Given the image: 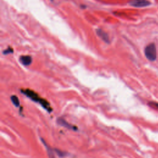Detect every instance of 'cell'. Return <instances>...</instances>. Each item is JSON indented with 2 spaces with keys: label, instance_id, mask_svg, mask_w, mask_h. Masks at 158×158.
Returning <instances> with one entry per match:
<instances>
[{
  "label": "cell",
  "instance_id": "obj_9",
  "mask_svg": "<svg viewBox=\"0 0 158 158\" xmlns=\"http://www.w3.org/2000/svg\"><path fill=\"white\" fill-rule=\"evenodd\" d=\"M150 104H151L152 105H154L155 107H157L158 108V103H156V102H151L150 103Z\"/></svg>",
  "mask_w": 158,
  "mask_h": 158
},
{
  "label": "cell",
  "instance_id": "obj_5",
  "mask_svg": "<svg viewBox=\"0 0 158 158\" xmlns=\"http://www.w3.org/2000/svg\"><path fill=\"white\" fill-rule=\"evenodd\" d=\"M19 61H21V63L25 66H28L31 64L32 62V59L31 56H22L19 58Z\"/></svg>",
  "mask_w": 158,
  "mask_h": 158
},
{
  "label": "cell",
  "instance_id": "obj_6",
  "mask_svg": "<svg viewBox=\"0 0 158 158\" xmlns=\"http://www.w3.org/2000/svg\"><path fill=\"white\" fill-rule=\"evenodd\" d=\"M57 123H58L59 125L61 126H63V127L68 128L69 129H72V130H75V128H74L75 127L74 126L70 125L69 123L66 122L64 120H63V119H57Z\"/></svg>",
  "mask_w": 158,
  "mask_h": 158
},
{
  "label": "cell",
  "instance_id": "obj_3",
  "mask_svg": "<svg viewBox=\"0 0 158 158\" xmlns=\"http://www.w3.org/2000/svg\"><path fill=\"white\" fill-rule=\"evenodd\" d=\"M129 4L136 8H143L150 6L151 3L148 0H131Z\"/></svg>",
  "mask_w": 158,
  "mask_h": 158
},
{
  "label": "cell",
  "instance_id": "obj_1",
  "mask_svg": "<svg viewBox=\"0 0 158 158\" xmlns=\"http://www.w3.org/2000/svg\"><path fill=\"white\" fill-rule=\"evenodd\" d=\"M21 92L23 94L27 96L28 98H31V99L33 100L34 101L39 103L45 109H47L49 112H51V110L49 109V108H50L49 103H47L45 100L40 99L39 97H38V95L36 93H35L34 92H32V91L28 90L21 91Z\"/></svg>",
  "mask_w": 158,
  "mask_h": 158
},
{
  "label": "cell",
  "instance_id": "obj_8",
  "mask_svg": "<svg viewBox=\"0 0 158 158\" xmlns=\"http://www.w3.org/2000/svg\"><path fill=\"white\" fill-rule=\"evenodd\" d=\"M13 52V50L11 48H8L7 50H6L5 51H3V54L4 55H8L9 53H12Z\"/></svg>",
  "mask_w": 158,
  "mask_h": 158
},
{
  "label": "cell",
  "instance_id": "obj_4",
  "mask_svg": "<svg viewBox=\"0 0 158 158\" xmlns=\"http://www.w3.org/2000/svg\"><path fill=\"white\" fill-rule=\"evenodd\" d=\"M97 33L101 39L106 43H109V37L107 33H105L104 31H103L101 29H97Z\"/></svg>",
  "mask_w": 158,
  "mask_h": 158
},
{
  "label": "cell",
  "instance_id": "obj_7",
  "mask_svg": "<svg viewBox=\"0 0 158 158\" xmlns=\"http://www.w3.org/2000/svg\"><path fill=\"white\" fill-rule=\"evenodd\" d=\"M11 99L14 106L16 107H19L20 106V102H19V100L16 96H12L11 97Z\"/></svg>",
  "mask_w": 158,
  "mask_h": 158
},
{
  "label": "cell",
  "instance_id": "obj_2",
  "mask_svg": "<svg viewBox=\"0 0 158 158\" xmlns=\"http://www.w3.org/2000/svg\"><path fill=\"white\" fill-rule=\"evenodd\" d=\"M145 55L146 58L151 61H155L157 58L156 47L154 43H151L146 46Z\"/></svg>",
  "mask_w": 158,
  "mask_h": 158
}]
</instances>
